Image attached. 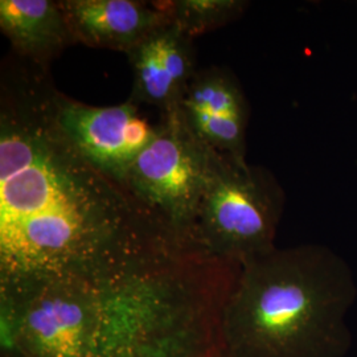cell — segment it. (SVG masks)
<instances>
[{
    "label": "cell",
    "instance_id": "6",
    "mask_svg": "<svg viewBox=\"0 0 357 357\" xmlns=\"http://www.w3.org/2000/svg\"><path fill=\"white\" fill-rule=\"evenodd\" d=\"M56 125L96 168L123 184L130 166L156 135L139 105L128 100L114 106H90L60 90L52 91Z\"/></svg>",
    "mask_w": 357,
    "mask_h": 357
},
{
    "label": "cell",
    "instance_id": "7",
    "mask_svg": "<svg viewBox=\"0 0 357 357\" xmlns=\"http://www.w3.org/2000/svg\"><path fill=\"white\" fill-rule=\"evenodd\" d=\"M180 109L192 131L209 147L237 160H246L249 105L238 78L230 69H197Z\"/></svg>",
    "mask_w": 357,
    "mask_h": 357
},
{
    "label": "cell",
    "instance_id": "8",
    "mask_svg": "<svg viewBox=\"0 0 357 357\" xmlns=\"http://www.w3.org/2000/svg\"><path fill=\"white\" fill-rule=\"evenodd\" d=\"M126 54L132 69L130 101L155 106L162 114L180 106L197 72L193 38L169 23Z\"/></svg>",
    "mask_w": 357,
    "mask_h": 357
},
{
    "label": "cell",
    "instance_id": "10",
    "mask_svg": "<svg viewBox=\"0 0 357 357\" xmlns=\"http://www.w3.org/2000/svg\"><path fill=\"white\" fill-rule=\"evenodd\" d=\"M0 29L13 54L44 70L77 44L60 1L0 0Z\"/></svg>",
    "mask_w": 357,
    "mask_h": 357
},
{
    "label": "cell",
    "instance_id": "2",
    "mask_svg": "<svg viewBox=\"0 0 357 357\" xmlns=\"http://www.w3.org/2000/svg\"><path fill=\"white\" fill-rule=\"evenodd\" d=\"M240 268L192 249L90 277L86 357H230L222 315Z\"/></svg>",
    "mask_w": 357,
    "mask_h": 357
},
{
    "label": "cell",
    "instance_id": "3",
    "mask_svg": "<svg viewBox=\"0 0 357 357\" xmlns=\"http://www.w3.org/2000/svg\"><path fill=\"white\" fill-rule=\"evenodd\" d=\"M357 283L331 248H274L241 265L222 315L230 357H345Z\"/></svg>",
    "mask_w": 357,
    "mask_h": 357
},
{
    "label": "cell",
    "instance_id": "9",
    "mask_svg": "<svg viewBox=\"0 0 357 357\" xmlns=\"http://www.w3.org/2000/svg\"><path fill=\"white\" fill-rule=\"evenodd\" d=\"M77 44L128 53L160 26L171 23L159 1L61 0Z\"/></svg>",
    "mask_w": 357,
    "mask_h": 357
},
{
    "label": "cell",
    "instance_id": "4",
    "mask_svg": "<svg viewBox=\"0 0 357 357\" xmlns=\"http://www.w3.org/2000/svg\"><path fill=\"white\" fill-rule=\"evenodd\" d=\"M281 183L262 166L212 150L195 238L206 255L243 265L277 248L284 209Z\"/></svg>",
    "mask_w": 357,
    "mask_h": 357
},
{
    "label": "cell",
    "instance_id": "5",
    "mask_svg": "<svg viewBox=\"0 0 357 357\" xmlns=\"http://www.w3.org/2000/svg\"><path fill=\"white\" fill-rule=\"evenodd\" d=\"M212 150L192 131L178 106L162 114L156 135L130 166L123 181L178 243L195 249H200L195 228Z\"/></svg>",
    "mask_w": 357,
    "mask_h": 357
},
{
    "label": "cell",
    "instance_id": "11",
    "mask_svg": "<svg viewBox=\"0 0 357 357\" xmlns=\"http://www.w3.org/2000/svg\"><path fill=\"white\" fill-rule=\"evenodd\" d=\"M159 6L174 26L195 38L237 20L250 3L245 0H162Z\"/></svg>",
    "mask_w": 357,
    "mask_h": 357
},
{
    "label": "cell",
    "instance_id": "1",
    "mask_svg": "<svg viewBox=\"0 0 357 357\" xmlns=\"http://www.w3.org/2000/svg\"><path fill=\"white\" fill-rule=\"evenodd\" d=\"M50 70L10 52L0 68V286L109 273L190 250L56 125Z\"/></svg>",
    "mask_w": 357,
    "mask_h": 357
}]
</instances>
